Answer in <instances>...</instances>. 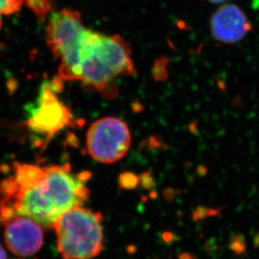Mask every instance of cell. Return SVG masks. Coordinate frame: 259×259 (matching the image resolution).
<instances>
[{"mask_svg": "<svg viewBox=\"0 0 259 259\" xmlns=\"http://www.w3.org/2000/svg\"><path fill=\"white\" fill-rule=\"evenodd\" d=\"M89 172L76 175L68 165L15 162L11 175L0 185L1 221L25 217L53 228L63 214L89 199Z\"/></svg>", "mask_w": 259, "mask_h": 259, "instance_id": "6da1fadb", "label": "cell"}, {"mask_svg": "<svg viewBox=\"0 0 259 259\" xmlns=\"http://www.w3.org/2000/svg\"><path fill=\"white\" fill-rule=\"evenodd\" d=\"M136 74L129 44L120 35H103L90 30L80 54L78 81L91 91L114 95V82Z\"/></svg>", "mask_w": 259, "mask_h": 259, "instance_id": "7a4b0ae2", "label": "cell"}, {"mask_svg": "<svg viewBox=\"0 0 259 259\" xmlns=\"http://www.w3.org/2000/svg\"><path fill=\"white\" fill-rule=\"evenodd\" d=\"M100 212L74 207L54 225L63 259H93L102 251L104 230Z\"/></svg>", "mask_w": 259, "mask_h": 259, "instance_id": "3957f363", "label": "cell"}, {"mask_svg": "<svg viewBox=\"0 0 259 259\" xmlns=\"http://www.w3.org/2000/svg\"><path fill=\"white\" fill-rule=\"evenodd\" d=\"M89 30L77 10L63 9L50 15L47 42L60 60L58 77L63 81H78L80 53Z\"/></svg>", "mask_w": 259, "mask_h": 259, "instance_id": "277c9868", "label": "cell"}, {"mask_svg": "<svg viewBox=\"0 0 259 259\" xmlns=\"http://www.w3.org/2000/svg\"><path fill=\"white\" fill-rule=\"evenodd\" d=\"M63 82L57 77L52 82H44L35 103L26 109L28 128L38 137H42L46 142L73 122L71 110L58 96Z\"/></svg>", "mask_w": 259, "mask_h": 259, "instance_id": "5b68a950", "label": "cell"}, {"mask_svg": "<svg viewBox=\"0 0 259 259\" xmlns=\"http://www.w3.org/2000/svg\"><path fill=\"white\" fill-rule=\"evenodd\" d=\"M127 124L119 118H101L90 125L86 137L88 152L103 164H112L122 159L131 146Z\"/></svg>", "mask_w": 259, "mask_h": 259, "instance_id": "8992f818", "label": "cell"}, {"mask_svg": "<svg viewBox=\"0 0 259 259\" xmlns=\"http://www.w3.org/2000/svg\"><path fill=\"white\" fill-rule=\"evenodd\" d=\"M209 24L212 36L227 45L241 42L252 30L247 14L234 4L222 5L215 10Z\"/></svg>", "mask_w": 259, "mask_h": 259, "instance_id": "52a82bcc", "label": "cell"}, {"mask_svg": "<svg viewBox=\"0 0 259 259\" xmlns=\"http://www.w3.org/2000/svg\"><path fill=\"white\" fill-rule=\"evenodd\" d=\"M5 222V242L10 252L30 257L40 251L44 241L40 224L25 217H14Z\"/></svg>", "mask_w": 259, "mask_h": 259, "instance_id": "ba28073f", "label": "cell"}, {"mask_svg": "<svg viewBox=\"0 0 259 259\" xmlns=\"http://www.w3.org/2000/svg\"><path fill=\"white\" fill-rule=\"evenodd\" d=\"M22 2L23 0H0V18L16 11Z\"/></svg>", "mask_w": 259, "mask_h": 259, "instance_id": "9c48e42d", "label": "cell"}, {"mask_svg": "<svg viewBox=\"0 0 259 259\" xmlns=\"http://www.w3.org/2000/svg\"><path fill=\"white\" fill-rule=\"evenodd\" d=\"M31 7L37 15L45 17L52 10V2L50 0H30Z\"/></svg>", "mask_w": 259, "mask_h": 259, "instance_id": "30bf717a", "label": "cell"}, {"mask_svg": "<svg viewBox=\"0 0 259 259\" xmlns=\"http://www.w3.org/2000/svg\"><path fill=\"white\" fill-rule=\"evenodd\" d=\"M230 248L232 252H234L237 255L242 254L246 251V244H245L243 237L236 236L233 237L230 244Z\"/></svg>", "mask_w": 259, "mask_h": 259, "instance_id": "8fae6325", "label": "cell"}, {"mask_svg": "<svg viewBox=\"0 0 259 259\" xmlns=\"http://www.w3.org/2000/svg\"><path fill=\"white\" fill-rule=\"evenodd\" d=\"M0 259H8L6 252H5V249L3 248L1 244H0Z\"/></svg>", "mask_w": 259, "mask_h": 259, "instance_id": "7c38bea8", "label": "cell"}, {"mask_svg": "<svg viewBox=\"0 0 259 259\" xmlns=\"http://www.w3.org/2000/svg\"><path fill=\"white\" fill-rule=\"evenodd\" d=\"M207 1L213 3V4H221V3L226 2L227 0H207Z\"/></svg>", "mask_w": 259, "mask_h": 259, "instance_id": "4fadbf2b", "label": "cell"}]
</instances>
